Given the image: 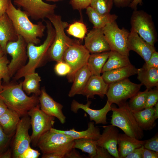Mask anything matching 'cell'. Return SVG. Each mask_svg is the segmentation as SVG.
I'll list each match as a JSON object with an SVG mask.
<instances>
[{
  "label": "cell",
  "mask_w": 158,
  "mask_h": 158,
  "mask_svg": "<svg viewBox=\"0 0 158 158\" xmlns=\"http://www.w3.org/2000/svg\"><path fill=\"white\" fill-rule=\"evenodd\" d=\"M74 139L51 128L40 138L37 146L43 154L56 153L64 156L73 147Z\"/></svg>",
  "instance_id": "5"
},
{
  "label": "cell",
  "mask_w": 158,
  "mask_h": 158,
  "mask_svg": "<svg viewBox=\"0 0 158 158\" xmlns=\"http://www.w3.org/2000/svg\"><path fill=\"white\" fill-rule=\"evenodd\" d=\"M6 13L11 20L18 35L22 37L27 44L35 45L40 42L39 38L44 35L46 29V25L42 22L39 21L36 24L32 23L23 11L15 7L11 0L9 1Z\"/></svg>",
  "instance_id": "1"
},
{
  "label": "cell",
  "mask_w": 158,
  "mask_h": 158,
  "mask_svg": "<svg viewBox=\"0 0 158 158\" xmlns=\"http://www.w3.org/2000/svg\"><path fill=\"white\" fill-rule=\"evenodd\" d=\"M131 111L138 125L143 130H151L155 126L154 107L139 111Z\"/></svg>",
  "instance_id": "24"
},
{
  "label": "cell",
  "mask_w": 158,
  "mask_h": 158,
  "mask_svg": "<svg viewBox=\"0 0 158 158\" xmlns=\"http://www.w3.org/2000/svg\"><path fill=\"white\" fill-rule=\"evenodd\" d=\"M137 79L149 90L158 86V68H145L137 69Z\"/></svg>",
  "instance_id": "27"
},
{
  "label": "cell",
  "mask_w": 158,
  "mask_h": 158,
  "mask_svg": "<svg viewBox=\"0 0 158 158\" xmlns=\"http://www.w3.org/2000/svg\"><path fill=\"white\" fill-rule=\"evenodd\" d=\"M114 157L104 147L97 145L96 153L94 158H112Z\"/></svg>",
  "instance_id": "44"
},
{
  "label": "cell",
  "mask_w": 158,
  "mask_h": 158,
  "mask_svg": "<svg viewBox=\"0 0 158 158\" xmlns=\"http://www.w3.org/2000/svg\"><path fill=\"white\" fill-rule=\"evenodd\" d=\"M0 98L8 108L20 116L28 114V112L39 104L38 96L33 94L31 97L24 92L22 82L18 84H9L3 85Z\"/></svg>",
  "instance_id": "3"
},
{
  "label": "cell",
  "mask_w": 158,
  "mask_h": 158,
  "mask_svg": "<svg viewBox=\"0 0 158 158\" xmlns=\"http://www.w3.org/2000/svg\"><path fill=\"white\" fill-rule=\"evenodd\" d=\"M10 0H0V17L6 13Z\"/></svg>",
  "instance_id": "49"
},
{
  "label": "cell",
  "mask_w": 158,
  "mask_h": 158,
  "mask_svg": "<svg viewBox=\"0 0 158 158\" xmlns=\"http://www.w3.org/2000/svg\"><path fill=\"white\" fill-rule=\"evenodd\" d=\"M97 146V140L82 138L74 140L73 147L88 153L90 158H94L96 153Z\"/></svg>",
  "instance_id": "33"
},
{
  "label": "cell",
  "mask_w": 158,
  "mask_h": 158,
  "mask_svg": "<svg viewBox=\"0 0 158 158\" xmlns=\"http://www.w3.org/2000/svg\"><path fill=\"white\" fill-rule=\"evenodd\" d=\"M20 116L8 108L0 117V125L6 134L12 136L16 131Z\"/></svg>",
  "instance_id": "28"
},
{
  "label": "cell",
  "mask_w": 158,
  "mask_h": 158,
  "mask_svg": "<svg viewBox=\"0 0 158 158\" xmlns=\"http://www.w3.org/2000/svg\"><path fill=\"white\" fill-rule=\"evenodd\" d=\"M91 75L87 64L75 74L68 96L72 97L76 95L81 94L89 78Z\"/></svg>",
  "instance_id": "25"
},
{
  "label": "cell",
  "mask_w": 158,
  "mask_h": 158,
  "mask_svg": "<svg viewBox=\"0 0 158 158\" xmlns=\"http://www.w3.org/2000/svg\"><path fill=\"white\" fill-rule=\"evenodd\" d=\"M18 35L11 20L5 13L0 17V44L5 54L7 43L17 40Z\"/></svg>",
  "instance_id": "21"
},
{
  "label": "cell",
  "mask_w": 158,
  "mask_h": 158,
  "mask_svg": "<svg viewBox=\"0 0 158 158\" xmlns=\"http://www.w3.org/2000/svg\"><path fill=\"white\" fill-rule=\"evenodd\" d=\"M133 0H113L115 5L118 7H123L129 6Z\"/></svg>",
  "instance_id": "50"
},
{
  "label": "cell",
  "mask_w": 158,
  "mask_h": 158,
  "mask_svg": "<svg viewBox=\"0 0 158 158\" xmlns=\"http://www.w3.org/2000/svg\"><path fill=\"white\" fill-rule=\"evenodd\" d=\"M41 90L39 97L41 109L47 115L56 117L61 123L64 124L66 117L62 111L63 106L54 100L47 93L44 87Z\"/></svg>",
  "instance_id": "18"
},
{
  "label": "cell",
  "mask_w": 158,
  "mask_h": 158,
  "mask_svg": "<svg viewBox=\"0 0 158 158\" xmlns=\"http://www.w3.org/2000/svg\"><path fill=\"white\" fill-rule=\"evenodd\" d=\"M56 130L58 132L68 135L74 139L84 138L97 140L101 135L99 128L95 126L93 122L88 123V128L85 130L77 131L73 128L65 130L56 129Z\"/></svg>",
  "instance_id": "26"
},
{
  "label": "cell",
  "mask_w": 158,
  "mask_h": 158,
  "mask_svg": "<svg viewBox=\"0 0 158 158\" xmlns=\"http://www.w3.org/2000/svg\"><path fill=\"white\" fill-rule=\"evenodd\" d=\"M108 85L100 75H91L81 94L86 97L87 99L94 98L95 95L103 98L106 95Z\"/></svg>",
  "instance_id": "20"
},
{
  "label": "cell",
  "mask_w": 158,
  "mask_h": 158,
  "mask_svg": "<svg viewBox=\"0 0 158 158\" xmlns=\"http://www.w3.org/2000/svg\"><path fill=\"white\" fill-rule=\"evenodd\" d=\"M148 90V89H146L143 92L139 91L130 98L128 104L131 110L139 111L144 109Z\"/></svg>",
  "instance_id": "34"
},
{
  "label": "cell",
  "mask_w": 158,
  "mask_h": 158,
  "mask_svg": "<svg viewBox=\"0 0 158 158\" xmlns=\"http://www.w3.org/2000/svg\"><path fill=\"white\" fill-rule=\"evenodd\" d=\"M47 18L55 30L54 41L48 50V58L57 62L63 61L65 51L74 41L68 36L64 32L68 24L62 20L60 16L55 13L48 16Z\"/></svg>",
  "instance_id": "4"
},
{
  "label": "cell",
  "mask_w": 158,
  "mask_h": 158,
  "mask_svg": "<svg viewBox=\"0 0 158 158\" xmlns=\"http://www.w3.org/2000/svg\"><path fill=\"white\" fill-rule=\"evenodd\" d=\"M8 109L6 104L0 98V117Z\"/></svg>",
  "instance_id": "52"
},
{
  "label": "cell",
  "mask_w": 158,
  "mask_h": 158,
  "mask_svg": "<svg viewBox=\"0 0 158 158\" xmlns=\"http://www.w3.org/2000/svg\"><path fill=\"white\" fill-rule=\"evenodd\" d=\"M40 154V153L37 150H35L30 147L25 151L19 158H37Z\"/></svg>",
  "instance_id": "45"
},
{
  "label": "cell",
  "mask_w": 158,
  "mask_h": 158,
  "mask_svg": "<svg viewBox=\"0 0 158 158\" xmlns=\"http://www.w3.org/2000/svg\"><path fill=\"white\" fill-rule=\"evenodd\" d=\"M109 52L90 54L87 65L91 75H100L102 68L108 58Z\"/></svg>",
  "instance_id": "30"
},
{
  "label": "cell",
  "mask_w": 158,
  "mask_h": 158,
  "mask_svg": "<svg viewBox=\"0 0 158 158\" xmlns=\"http://www.w3.org/2000/svg\"><path fill=\"white\" fill-rule=\"evenodd\" d=\"M28 115L30 117L32 131L30 136L31 142L33 147H36L40 137L53 127L54 117L49 116L43 111L39 104L30 110Z\"/></svg>",
  "instance_id": "11"
},
{
  "label": "cell",
  "mask_w": 158,
  "mask_h": 158,
  "mask_svg": "<svg viewBox=\"0 0 158 158\" xmlns=\"http://www.w3.org/2000/svg\"><path fill=\"white\" fill-rule=\"evenodd\" d=\"M138 69L131 64L118 68L106 71L101 76L104 82L109 84L119 81L137 74Z\"/></svg>",
  "instance_id": "22"
},
{
  "label": "cell",
  "mask_w": 158,
  "mask_h": 158,
  "mask_svg": "<svg viewBox=\"0 0 158 158\" xmlns=\"http://www.w3.org/2000/svg\"><path fill=\"white\" fill-rule=\"evenodd\" d=\"M86 13L95 28H102L108 23L115 21L118 18L116 15L110 13L100 14L90 6L86 8Z\"/></svg>",
  "instance_id": "29"
},
{
  "label": "cell",
  "mask_w": 158,
  "mask_h": 158,
  "mask_svg": "<svg viewBox=\"0 0 158 158\" xmlns=\"http://www.w3.org/2000/svg\"><path fill=\"white\" fill-rule=\"evenodd\" d=\"M128 47L129 51L135 52L145 62L148 61L152 53L156 51L154 46L147 43L131 29L128 38Z\"/></svg>",
  "instance_id": "19"
},
{
  "label": "cell",
  "mask_w": 158,
  "mask_h": 158,
  "mask_svg": "<svg viewBox=\"0 0 158 158\" xmlns=\"http://www.w3.org/2000/svg\"><path fill=\"white\" fill-rule=\"evenodd\" d=\"M83 157L75 148H73L65 155L64 158H81Z\"/></svg>",
  "instance_id": "48"
},
{
  "label": "cell",
  "mask_w": 158,
  "mask_h": 158,
  "mask_svg": "<svg viewBox=\"0 0 158 158\" xmlns=\"http://www.w3.org/2000/svg\"><path fill=\"white\" fill-rule=\"evenodd\" d=\"M102 29L111 50L129 56L128 40L129 32L124 28H120L115 21L108 23Z\"/></svg>",
  "instance_id": "10"
},
{
  "label": "cell",
  "mask_w": 158,
  "mask_h": 158,
  "mask_svg": "<svg viewBox=\"0 0 158 158\" xmlns=\"http://www.w3.org/2000/svg\"><path fill=\"white\" fill-rule=\"evenodd\" d=\"M54 69L56 73L60 76L68 75L71 70L69 65L63 61L57 62L55 66Z\"/></svg>",
  "instance_id": "39"
},
{
  "label": "cell",
  "mask_w": 158,
  "mask_h": 158,
  "mask_svg": "<svg viewBox=\"0 0 158 158\" xmlns=\"http://www.w3.org/2000/svg\"><path fill=\"white\" fill-rule=\"evenodd\" d=\"M84 45L91 54L111 51L102 28L90 30L85 38Z\"/></svg>",
  "instance_id": "15"
},
{
  "label": "cell",
  "mask_w": 158,
  "mask_h": 158,
  "mask_svg": "<svg viewBox=\"0 0 158 158\" xmlns=\"http://www.w3.org/2000/svg\"><path fill=\"white\" fill-rule=\"evenodd\" d=\"M1 79L2 78L0 77V92L2 91L3 89V85H1Z\"/></svg>",
  "instance_id": "57"
},
{
  "label": "cell",
  "mask_w": 158,
  "mask_h": 158,
  "mask_svg": "<svg viewBox=\"0 0 158 158\" xmlns=\"http://www.w3.org/2000/svg\"><path fill=\"white\" fill-rule=\"evenodd\" d=\"M45 1H53V2H56L59 1H62L63 0H45Z\"/></svg>",
  "instance_id": "58"
},
{
  "label": "cell",
  "mask_w": 158,
  "mask_h": 158,
  "mask_svg": "<svg viewBox=\"0 0 158 158\" xmlns=\"http://www.w3.org/2000/svg\"><path fill=\"white\" fill-rule=\"evenodd\" d=\"M154 118L156 120L158 118V102L154 106Z\"/></svg>",
  "instance_id": "55"
},
{
  "label": "cell",
  "mask_w": 158,
  "mask_h": 158,
  "mask_svg": "<svg viewBox=\"0 0 158 158\" xmlns=\"http://www.w3.org/2000/svg\"><path fill=\"white\" fill-rule=\"evenodd\" d=\"M145 68H158V53L156 51L152 54L147 61L142 66Z\"/></svg>",
  "instance_id": "43"
},
{
  "label": "cell",
  "mask_w": 158,
  "mask_h": 158,
  "mask_svg": "<svg viewBox=\"0 0 158 158\" xmlns=\"http://www.w3.org/2000/svg\"><path fill=\"white\" fill-rule=\"evenodd\" d=\"M87 31L85 25L80 22H76L71 24L66 30L68 34L80 39L84 38Z\"/></svg>",
  "instance_id": "36"
},
{
  "label": "cell",
  "mask_w": 158,
  "mask_h": 158,
  "mask_svg": "<svg viewBox=\"0 0 158 158\" xmlns=\"http://www.w3.org/2000/svg\"><path fill=\"white\" fill-rule=\"evenodd\" d=\"M129 56L110 51L108 59L104 64L101 73L131 64Z\"/></svg>",
  "instance_id": "31"
},
{
  "label": "cell",
  "mask_w": 158,
  "mask_h": 158,
  "mask_svg": "<svg viewBox=\"0 0 158 158\" xmlns=\"http://www.w3.org/2000/svg\"><path fill=\"white\" fill-rule=\"evenodd\" d=\"M113 3V0H92L90 6L98 13L104 14L110 13Z\"/></svg>",
  "instance_id": "35"
},
{
  "label": "cell",
  "mask_w": 158,
  "mask_h": 158,
  "mask_svg": "<svg viewBox=\"0 0 158 158\" xmlns=\"http://www.w3.org/2000/svg\"><path fill=\"white\" fill-rule=\"evenodd\" d=\"M144 148L143 145L135 149L128 154L125 158H142V152Z\"/></svg>",
  "instance_id": "46"
},
{
  "label": "cell",
  "mask_w": 158,
  "mask_h": 158,
  "mask_svg": "<svg viewBox=\"0 0 158 158\" xmlns=\"http://www.w3.org/2000/svg\"><path fill=\"white\" fill-rule=\"evenodd\" d=\"M10 63L6 55L0 57V77L6 83H9L11 78L8 66Z\"/></svg>",
  "instance_id": "37"
},
{
  "label": "cell",
  "mask_w": 158,
  "mask_h": 158,
  "mask_svg": "<svg viewBox=\"0 0 158 158\" xmlns=\"http://www.w3.org/2000/svg\"><path fill=\"white\" fill-rule=\"evenodd\" d=\"M91 103V102L88 100L87 104H84L73 100L71 105V110L74 113H76L79 109H82L89 115L90 121H94L96 124H107V116L108 112L111 111V104L107 101L103 108L100 109L95 110L90 107Z\"/></svg>",
  "instance_id": "16"
},
{
  "label": "cell",
  "mask_w": 158,
  "mask_h": 158,
  "mask_svg": "<svg viewBox=\"0 0 158 158\" xmlns=\"http://www.w3.org/2000/svg\"><path fill=\"white\" fill-rule=\"evenodd\" d=\"M145 141V140H141L125 133H119L118 139V150L119 158H125L134 150L143 145Z\"/></svg>",
  "instance_id": "23"
},
{
  "label": "cell",
  "mask_w": 158,
  "mask_h": 158,
  "mask_svg": "<svg viewBox=\"0 0 158 158\" xmlns=\"http://www.w3.org/2000/svg\"></svg>",
  "instance_id": "59"
},
{
  "label": "cell",
  "mask_w": 158,
  "mask_h": 158,
  "mask_svg": "<svg viewBox=\"0 0 158 158\" xmlns=\"http://www.w3.org/2000/svg\"><path fill=\"white\" fill-rule=\"evenodd\" d=\"M90 55V53L84 45L76 40H74L66 50L63 60L71 68L70 72L67 75L68 82H73L76 73L87 64Z\"/></svg>",
  "instance_id": "8"
},
{
  "label": "cell",
  "mask_w": 158,
  "mask_h": 158,
  "mask_svg": "<svg viewBox=\"0 0 158 158\" xmlns=\"http://www.w3.org/2000/svg\"><path fill=\"white\" fill-rule=\"evenodd\" d=\"M144 148L158 152V134L157 133L151 138L145 140Z\"/></svg>",
  "instance_id": "41"
},
{
  "label": "cell",
  "mask_w": 158,
  "mask_h": 158,
  "mask_svg": "<svg viewBox=\"0 0 158 158\" xmlns=\"http://www.w3.org/2000/svg\"><path fill=\"white\" fill-rule=\"evenodd\" d=\"M142 85L141 83L132 82L128 78L110 83L106 94L107 101L111 104L115 103L119 106L138 93Z\"/></svg>",
  "instance_id": "9"
},
{
  "label": "cell",
  "mask_w": 158,
  "mask_h": 158,
  "mask_svg": "<svg viewBox=\"0 0 158 158\" xmlns=\"http://www.w3.org/2000/svg\"><path fill=\"white\" fill-rule=\"evenodd\" d=\"M158 152L144 148L142 151V158H157Z\"/></svg>",
  "instance_id": "47"
},
{
  "label": "cell",
  "mask_w": 158,
  "mask_h": 158,
  "mask_svg": "<svg viewBox=\"0 0 158 158\" xmlns=\"http://www.w3.org/2000/svg\"><path fill=\"white\" fill-rule=\"evenodd\" d=\"M131 29L144 41L154 46L157 33L151 16L142 10H135L131 17Z\"/></svg>",
  "instance_id": "7"
},
{
  "label": "cell",
  "mask_w": 158,
  "mask_h": 158,
  "mask_svg": "<svg viewBox=\"0 0 158 158\" xmlns=\"http://www.w3.org/2000/svg\"><path fill=\"white\" fill-rule=\"evenodd\" d=\"M27 43L24 38L18 35L17 40L8 42L6 46V51L12 57L8 67L11 77L25 64L28 58L27 47Z\"/></svg>",
  "instance_id": "12"
},
{
  "label": "cell",
  "mask_w": 158,
  "mask_h": 158,
  "mask_svg": "<svg viewBox=\"0 0 158 158\" xmlns=\"http://www.w3.org/2000/svg\"><path fill=\"white\" fill-rule=\"evenodd\" d=\"M12 151L9 149L0 154V158H10L12 157Z\"/></svg>",
  "instance_id": "53"
},
{
  "label": "cell",
  "mask_w": 158,
  "mask_h": 158,
  "mask_svg": "<svg viewBox=\"0 0 158 158\" xmlns=\"http://www.w3.org/2000/svg\"><path fill=\"white\" fill-rule=\"evenodd\" d=\"M158 89L149 90L148 91L146 102L144 109L154 107L158 102Z\"/></svg>",
  "instance_id": "38"
},
{
  "label": "cell",
  "mask_w": 158,
  "mask_h": 158,
  "mask_svg": "<svg viewBox=\"0 0 158 158\" xmlns=\"http://www.w3.org/2000/svg\"><path fill=\"white\" fill-rule=\"evenodd\" d=\"M118 107L111 106V125L119 128L128 136L140 140L142 139L143 130L136 122L128 102Z\"/></svg>",
  "instance_id": "6"
},
{
  "label": "cell",
  "mask_w": 158,
  "mask_h": 158,
  "mask_svg": "<svg viewBox=\"0 0 158 158\" xmlns=\"http://www.w3.org/2000/svg\"><path fill=\"white\" fill-rule=\"evenodd\" d=\"M12 136L5 133L0 125V154L6 150Z\"/></svg>",
  "instance_id": "42"
},
{
  "label": "cell",
  "mask_w": 158,
  "mask_h": 158,
  "mask_svg": "<svg viewBox=\"0 0 158 158\" xmlns=\"http://www.w3.org/2000/svg\"><path fill=\"white\" fill-rule=\"evenodd\" d=\"M4 54H5L3 50L1 47L0 44V57L3 56Z\"/></svg>",
  "instance_id": "56"
},
{
  "label": "cell",
  "mask_w": 158,
  "mask_h": 158,
  "mask_svg": "<svg viewBox=\"0 0 158 158\" xmlns=\"http://www.w3.org/2000/svg\"><path fill=\"white\" fill-rule=\"evenodd\" d=\"M15 5L22 8L29 17L35 20H43L54 13L55 4H50L42 0H13Z\"/></svg>",
  "instance_id": "13"
},
{
  "label": "cell",
  "mask_w": 158,
  "mask_h": 158,
  "mask_svg": "<svg viewBox=\"0 0 158 158\" xmlns=\"http://www.w3.org/2000/svg\"><path fill=\"white\" fill-rule=\"evenodd\" d=\"M42 158H64V156L61 154L56 153L43 154Z\"/></svg>",
  "instance_id": "51"
},
{
  "label": "cell",
  "mask_w": 158,
  "mask_h": 158,
  "mask_svg": "<svg viewBox=\"0 0 158 158\" xmlns=\"http://www.w3.org/2000/svg\"><path fill=\"white\" fill-rule=\"evenodd\" d=\"M92 0H70V4L74 10L81 11L90 6Z\"/></svg>",
  "instance_id": "40"
},
{
  "label": "cell",
  "mask_w": 158,
  "mask_h": 158,
  "mask_svg": "<svg viewBox=\"0 0 158 158\" xmlns=\"http://www.w3.org/2000/svg\"><path fill=\"white\" fill-rule=\"evenodd\" d=\"M47 36L43 43L39 46L32 43H28L27 47L28 59L27 63L19 70L13 76V79L17 80L25 75L35 72L36 69L43 64L55 35V29L49 20H45Z\"/></svg>",
  "instance_id": "2"
},
{
  "label": "cell",
  "mask_w": 158,
  "mask_h": 158,
  "mask_svg": "<svg viewBox=\"0 0 158 158\" xmlns=\"http://www.w3.org/2000/svg\"><path fill=\"white\" fill-rule=\"evenodd\" d=\"M30 126V118L28 114L23 116L19 121L12 145V156L13 158H19L30 147L31 139L28 132Z\"/></svg>",
  "instance_id": "14"
},
{
  "label": "cell",
  "mask_w": 158,
  "mask_h": 158,
  "mask_svg": "<svg viewBox=\"0 0 158 158\" xmlns=\"http://www.w3.org/2000/svg\"><path fill=\"white\" fill-rule=\"evenodd\" d=\"M103 128L102 133L97 140V145L106 149L114 157L120 158L117 148L118 129L112 125L103 126Z\"/></svg>",
  "instance_id": "17"
},
{
  "label": "cell",
  "mask_w": 158,
  "mask_h": 158,
  "mask_svg": "<svg viewBox=\"0 0 158 158\" xmlns=\"http://www.w3.org/2000/svg\"><path fill=\"white\" fill-rule=\"evenodd\" d=\"M22 82L23 90L28 95L33 93L35 95H40L41 90L40 88L41 77L35 72L28 74L24 77Z\"/></svg>",
  "instance_id": "32"
},
{
  "label": "cell",
  "mask_w": 158,
  "mask_h": 158,
  "mask_svg": "<svg viewBox=\"0 0 158 158\" xmlns=\"http://www.w3.org/2000/svg\"><path fill=\"white\" fill-rule=\"evenodd\" d=\"M142 2V0H133L130 4L129 6L134 10H136L137 9L138 5V4L141 5Z\"/></svg>",
  "instance_id": "54"
}]
</instances>
